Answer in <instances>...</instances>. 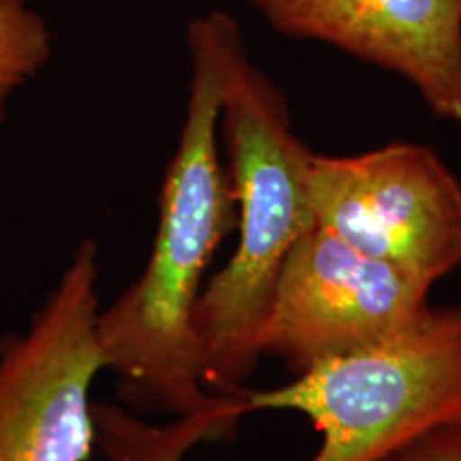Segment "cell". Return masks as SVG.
<instances>
[{"label": "cell", "instance_id": "277c9868", "mask_svg": "<svg viewBox=\"0 0 461 461\" xmlns=\"http://www.w3.org/2000/svg\"><path fill=\"white\" fill-rule=\"evenodd\" d=\"M96 285L99 248L86 240L26 331L0 342V461H90L96 451Z\"/></svg>", "mask_w": 461, "mask_h": 461}, {"label": "cell", "instance_id": "ba28073f", "mask_svg": "<svg viewBox=\"0 0 461 461\" xmlns=\"http://www.w3.org/2000/svg\"><path fill=\"white\" fill-rule=\"evenodd\" d=\"M244 391L216 395L210 406L177 414L169 423H149L126 408L95 403L96 448L107 461H184L193 448L238 429L248 414Z\"/></svg>", "mask_w": 461, "mask_h": 461}, {"label": "cell", "instance_id": "6da1fadb", "mask_svg": "<svg viewBox=\"0 0 461 461\" xmlns=\"http://www.w3.org/2000/svg\"><path fill=\"white\" fill-rule=\"evenodd\" d=\"M188 51L186 113L160 186L152 250L140 278L96 319L103 366L118 378L124 403L173 417L216 400L201 380L193 310L238 222L218 131L230 71L246 54L238 22L222 11L197 17Z\"/></svg>", "mask_w": 461, "mask_h": 461}, {"label": "cell", "instance_id": "7a4b0ae2", "mask_svg": "<svg viewBox=\"0 0 461 461\" xmlns=\"http://www.w3.org/2000/svg\"><path fill=\"white\" fill-rule=\"evenodd\" d=\"M235 222L233 255L205 280L193 310L201 380L214 395L240 393L255 372L258 333L282 265L314 227L310 167L314 152L291 126L286 101L244 54L230 71L221 109Z\"/></svg>", "mask_w": 461, "mask_h": 461}, {"label": "cell", "instance_id": "8fae6325", "mask_svg": "<svg viewBox=\"0 0 461 461\" xmlns=\"http://www.w3.org/2000/svg\"><path fill=\"white\" fill-rule=\"evenodd\" d=\"M31 0H0V5H28Z\"/></svg>", "mask_w": 461, "mask_h": 461}, {"label": "cell", "instance_id": "30bf717a", "mask_svg": "<svg viewBox=\"0 0 461 461\" xmlns=\"http://www.w3.org/2000/svg\"><path fill=\"white\" fill-rule=\"evenodd\" d=\"M387 461H461V423L429 429Z\"/></svg>", "mask_w": 461, "mask_h": 461}, {"label": "cell", "instance_id": "5b68a950", "mask_svg": "<svg viewBox=\"0 0 461 461\" xmlns=\"http://www.w3.org/2000/svg\"><path fill=\"white\" fill-rule=\"evenodd\" d=\"M314 222L434 288L461 267V182L423 143L353 157L314 154Z\"/></svg>", "mask_w": 461, "mask_h": 461}, {"label": "cell", "instance_id": "8992f818", "mask_svg": "<svg viewBox=\"0 0 461 461\" xmlns=\"http://www.w3.org/2000/svg\"><path fill=\"white\" fill-rule=\"evenodd\" d=\"M429 291L314 224L282 265L258 353L297 376L414 330L431 310Z\"/></svg>", "mask_w": 461, "mask_h": 461}, {"label": "cell", "instance_id": "9c48e42d", "mask_svg": "<svg viewBox=\"0 0 461 461\" xmlns=\"http://www.w3.org/2000/svg\"><path fill=\"white\" fill-rule=\"evenodd\" d=\"M51 32L28 5H0V126L11 96L48 65Z\"/></svg>", "mask_w": 461, "mask_h": 461}, {"label": "cell", "instance_id": "3957f363", "mask_svg": "<svg viewBox=\"0 0 461 461\" xmlns=\"http://www.w3.org/2000/svg\"><path fill=\"white\" fill-rule=\"evenodd\" d=\"M244 402L248 414H303L321 434L308 461H387L429 429L461 423V303L431 308L403 336L282 387L244 391Z\"/></svg>", "mask_w": 461, "mask_h": 461}, {"label": "cell", "instance_id": "52a82bcc", "mask_svg": "<svg viewBox=\"0 0 461 461\" xmlns=\"http://www.w3.org/2000/svg\"><path fill=\"white\" fill-rule=\"evenodd\" d=\"M274 31L400 75L461 124V0H246Z\"/></svg>", "mask_w": 461, "mask_h": 461}]
</instances>
